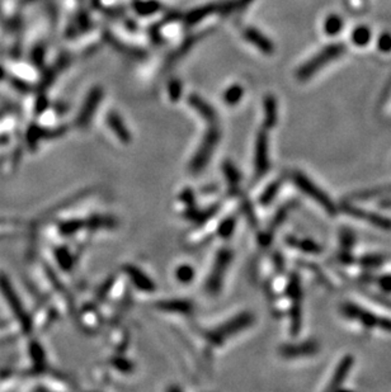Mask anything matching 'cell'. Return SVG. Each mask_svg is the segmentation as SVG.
<instances>
[{"label": "cell", "mask_w": 391, "mask_h": 392, "mask_svg": "<svg viewBox=\"0 0 391 392\" xmlns=\"http://www.w3.org/2000/svg\"><path fill=\"white\" fill-rule=\"evenodd\" d=\"M344 53V46L342 43H334V45L328 46L327 48H324L323 51H320L314 59L309 60L307 62H305L301 67L297 71V77L300 80H306L310 79L311 75H314L315 72L319 71L324 65L329 64L333 60L338 59V56H340Z\"/></svg>", "instance_id": "cell-1"}, {"label": "cell", "mask_w": 391, "mask_h": 392, "mask_svg": "<svg viewBox=\"0 0 391 392\" xmlns=\"http://www.w3.org/2000/svg\"><path fill=\"white\" fill-rule=\"evenodd\" d=\"M0 292L4 296V298L7 300L8 305L12 308L13 313L17 318V320L19 321L20 326L25 330V333H30L31 329H32V321H31L30 315L26 312L25 307H23L22 302H20L19 297L15 293L14 288L10 284L9 279L5 276L4 273H0Z\"/></svg>", "instance_id": "cell-2"}, {"label": "cell", "mask_w": 391, "mask_h": 392, "mask_svg": "<svg viewBox=\"0 0 391 392\" xmlns=\"http://www.w3.org/2000/svg\"><path fill=\"white\" fill-rule=\"evenodd\" d=\"M294 181L295 184L301 189V192H304L306 196H309L310 198H312L315 202H317V203L324 208V211L327 212V214H329L330 216L337 215L338 208L334 204V202H333L332 199H330V197L328 196L327 193H324L316 184L312 183L305 174H302L301 171H296V173L294 174Z\"/></svg>", "instance_id": "cell-3"}, {"label": "cell", "mask_w": 391, "mask_h": 392, "mask_svg": "<svg viewBox=\"0 0 391 392\" xmlns=\"http://www.w3.org/2000/svg\"><path fill=\"white\" fill-rule=\"evenodd\" d=\"M218 139H220L218 128L216 126L211 127L210 131L206 134L205 140H203L202 145H201L200 149H198L197 154H196L193 163H192V165H191L192 171L197 173V171L202 170V168L205 167L206 164H207L208 160H210V158H211V155H212L213 149H215L216 145H217Z\"/></svg>", "instance_id": "cell-4"}, {"label": "cell", "mask_w": 391, "mask_h": 392, "mask_svg": "<svg viewBox=\"0 0 391 392\" xmlns=\"http://www.w3.org/2000/svg\"><path fill=\"white\" fill-rule=\"evenodd\" d=\"M340 208H342L346 214L351 215V216L353 217H357V219L363 220V221L376 226V227H380L386 231L391 230V220L387 219V217L381 216V215L379 214H374V212H367L364 211V210L353 206V204L351 203H342Z\"/></svg>", "instance_id": "cell-5"}, {"label": "cell", "mask_w": 391, "mask_h": 392, "mask_svg": "<svg viewBox=\"0 0 391 392\" xmlns=\"http://www.w3.org/2000/svg\"><path fill=\"white\" fill-rule=\"evenodd\" d=\"M238 3L236 2H223V3H212V4L205 5V7L197 8V9L192 10L188 14L184 17V22L187 25L196 24V23L201 22L203 18L208 17L210 14L215 12H228L230 9H235Z\"/></svg>", "instance_id": "cell-6"}, {"label": "cell", "mask_w": 391, "mask_h": 392, "mask_svg": "<svg viewBox=\"0 0 391 392\" xmlns=\"http://www.w3.org/2000/svg\"><path fill=\"white\" fill-rule=\"evenodd\" d=\"M342 312L347 316V318L358 320L364 328H369V329L376 328L377 323H379L380 316L375 315V313L370 312V311L363 310L362 307H359V306L354 305V303L352 302L344 303L342 306Z\"/></svg>", "instance_id": "cell-7"}, {"label": "cell", "mask_w": 391, "mask_h": 392, "mask_svg": "<svg viewBox=\"0 0 391 392\" xmlns=\"http://www.w3.org/2000/svg\"><path fill=\"white\" fill-rule=\"evenodd\" d=\"M270 168L268 159V136L264 129L258 132L257 142H255V170L258 176L267 173Z\"/></svg>", "instance_id": "cell-8"}, {"label": "cell", "mask_w": 391, "mask_h": 392, "mask_svg": "<svg viewBox=\"0 0 391 392\" xmlns=\"http://www.w3.org/2000/svg\"><path fill=\"white\" fill-rule=\"evenodd\" d=\"M102 99V89L99 87L93 88L89 92L88 97L85 98V102L83 104L82 111H80L79 116H78V123L80 126H85V124L89 123L90 118H92L93 114L97 111V107Z\"/></svg>", "instance_id": "cell-9"}, {"label": "cell", "mask_w": 391, "mask_h": 392, "mask_svg": "<svg viewBox=\"0 0 391 392\" xmlns=\"http://www.w3.org/2000/svg\"><path fill=\"white\" fill-rule=\"evenodd\" d=\"M317 350H319V344L314 340H309V342L300 343V344L283 345L280 352L286 358H299L316 354Z\"/></svg>", "instance_id": "cell-10"}, {"label": "cell", "mask_w": 391, "mask_h": 392, "mask_svg": "<svg viewBox=\"0 0 391 392\" xmlns=\"http://www.w3.org/2000/svg\"><path fill=\"white\" fill-rule=\"evenodd\" d=\"M231 260V253L229 250L221 251L217 255V260H216V266L213 268L212 274H211L210 280H208V288H210L211 292H215L218 290L221 283V278H223L224 271H226V267L229 266Z\"/></svg>", "instance_id": "cell-11"}, {"label": "cell", "mask_w": 391, "mask_h": 392, "mask_svg": "<svg viewBox=\"0 0 391 392\" xmlns=\"http://www.w3.org/2000/svg\"><path fill=\"white\" fill-rule=\"evenodd\" d=\"M353 363L354 358L352 357V355H346V357H343L342 359H340L339 364L337 365V368H335L334 371V375H333L332 380H330V385L328 386V390H338V388L342 386L344 380H346L347 376L351 372L352 367H353Z\"/></svg>", "instance_id": "cell-12"}, {"label": "cell", "mask_w": 391, "mask_h": 392, "mask_svg": "<svg viewBox=\"0 0 391 392\" xmlns=\"http://www.w3.org/2000/svg\"><path fill=\"white\" fill-rule=\"evenodd\" d=\"M244 37H245V40L249 41L252 45H254L255 47H257L258 50L262 51V53L272 54L273 50H275V47H273V43L271 42V41L268 40V38L265 37L264 35H262L259 31L255 30V28H252V27L245 28Z\"/></svg>", "instance_id": "cell-13"}, {"label": "cell", "mask_w": 391, "mask_h": 392, "mask_svg": "<svg viewBox=\"0 0 391 392\" xmlns=\"http://www.w3.org/2000/svg\"><path fill=\"white\" fill-rule=\"evenodd\" d=\"M252 324H253V316L250 315V313H243V315L238 316L235 320H233L231 323H228L225 326H223V328L218 330L220 331L218 334H221V335L224 336H229L231 335V334L238 333V331H240L241 329L248 328V326H250Z\"/></svg>", "instance_id": "cell-14"}, {"label": "cell", "mask_w": 391, "mask_h": 392, "mask_svg": "<svg viewBox=\"0 0 391 392\" xmlns=\"http://www.w3.org/2000/svg\"><path fill=\"white\" fill-rule=\"evenodd\" d=\"M107 123H108L109 128L114 132V135H116L122 142L126 144V142L130 141L131 136H130L129 129L126 128L124 121H122L121 117H119L118 114L114 112L109 113L108 116H107Z\"/></svg>", "instance_id": "cell-15"}, {"label": "cell", "mask_w": 391, "mask_h": 392, "mask_svg": "<svg viewBox=\"0 0 391 392\" xmlns=\"http://www.w3.org/2000/svg\"><path fill=\"white\" fill-rule=\"evenodd\" d=\"M189 104H191L203 118H206L208 122H211V123H215L216 112L210 104H207L205 100L201 99L198 95H191V97H189Z\"/></svg>", "instance_id": "cell-16"}, {"label": "cell", "mask_w": 391, "mask_h": 392, "mask_svg": "<svg viewBox=\"0 0 391 392\" xmlns=\"http://www.w3.org/2000/svg\"><path fill=\"white\" fill-rule=\"evenodd\" d=\"M277 100L272 95L264 98V124L267 128H272L277 123Z\"/></svg>", "instance_id": "cell-17"}, {"label": "cell", "mask_w": 391, "mask_h": 392, "mask_svg": "<svg viewBox=\"0 0 391 392\" xmlns=\"http://www.w3.org/2000/svg\"><path fill=\"white\" fill-rule=\"evenodd\" d=\"M126 272L130 276V278L132 279V282H134L137 287L141 288V290L146 291V292H151V291L155 288L154 283L151 282V279L149 278L146 274L140 272L139 269L135 268V267H127Z\"/></svg>", "instance_id": "cell-18"}, {"label": "cell", "mask_w": 391, "mask_h": 392, "mask_svg": "<svg viewBox=\"0 0 391 392\" xmlns=\"http://www.w3.org/2000/svg\"><path fill=\"white\" fill-rule=\"evenodd\" d=\"M287 243L290 244V245L295 246V248L297 246V248L301 249V251H304V253H307V254H320L323 251L322 246H320L317 243H315L314 240H311V239H302V240H297V239L290 238L287 240Z\"/></svg>", "instance_id": "cell-19"}, {"label": "cell", "mask_w": 391, "mask_h": 392, "mask_svg": "<svg viewBox=\"0 0 391 392\" xmlns=\"http://www.w3.org/2000/svg\"><path fill=\"white\" fill-rule=\"evenodd\" d=\"M343 28V20L339 15L330 14L324 20V32L329 36L338 35Z\"/></svg>", "instance_id": "cell-20"}, {"label": "cell", "mask_w": 391, "mask_h": 392, "mask_svg": "<svg viewBox=\"0 0 391 392\" xmlns=\"http://www.w3.org/2000/svg\"><path fill=\"white\" fill-rule=\"evenodd\" d=\"M371 40V31L369 30V27H364V25H359V27L354 28L353 32H352V42L354 43L358 47H363Z\"/></svg>", "instance_id": "cell-21"}, {"label": "cell", "mask_w": 391, "mask_h": 392, "mask_svg": "<svg viewBox=\"0 0 391 392\" xmlns=\"http://www.w3.org/2000/svg\"><path fill=\"white\" fill-rule=\"evenodd\" d=\"M244 89L239 84L231 85L225 93H224V102L229 106H235L240 102V99L243 98Z\"/></svg>", "instance_id": "cell-22"}, {"label": "cell", "mask_w": 391, "mask_h": 392, "mask_svg": "<svg viewBox=\"0 0 391 392\" xmlns=\"http://www.w3.org/2000/svg\"><path fill=\"white\" fill-rule=\"evenodd\" d=\"M134 8L139 14L150 15L158 12L160 9V4L155 0H149V2H135Z\"/></svg>", "instance_id": "cell-23"}, {"label": "cell", "mask_w": 391, "mask_h": 392, "mask_svg": "<svg viewBox=\"0 0 391 392\" xmlns=\"http://www.w3.org/2000/svg\"><path fill=\"white\" fill-rule=\"evenodd\" d=\"M280 188H281V181H273V183H271L270 186L267 187V189L263 192L262 196H260V199H259L260 203H262L263 206L270 204L271 202L275 199V197L277 196Z\"/></svg>", "instance_id": "cell-24"}, {"label": "cell", "mask_w": 391, "mask_h": 392, "mask_svg": "<svg viewBox=\"0 0 391 392\" xmlns=\"http://www.w3.org/2000/svg\"><path fill=\"white\" fill-rule=\"evenodd\" d=\"M385 258L382 255H377V254H370V255H364L359 259V264L363 266L364 268H377L384 263Z\"/></svg>", "instance_id": "cell-25"}, {"label": "cell", "mask_w": 391, "mask_h": 392, "mask_svg": "<svg viewBox=\"0 0 391 392\" xmlns=\"http://www.w3.org/2000/svg\"><path fill=\"white\" fill-rule=\"evenodd\" d=\"M176 276H177V278H178L179 282L189 283L192 279H193V277L196 276V272L191 266L183 264V266H181V267H178V268H177Z\"/></svg>", "instance_id": "cell-26"}, {"label": "cell", "mask_w": 391, "mask_h": 392, "mask_svg": "<svg viewBox=\"0 0 391 392\" xmlns=\"http://www.w3.org/2000/svg\"><path fill=\"white\" fill-rule=\"evenodd\" d=\"M235 225H236L235 219L229 217V219H226L225 221L220 225V227H218V233H220L223 238H229V236L233 233L234 228H235Z\"/></svg>", "instance_id": "cell-27"}, {"label": "cell", "mask_w": 391, "mask_h": 392, "mask_svg": "<svg viewBox=\"0 0 391 392\" xmlns=\"http://www.w3.org/2000/svg\"><path fill=\"white\" fill-rule=\"evenodd\" d=\"M340 243H342L344 250H348L354 244V233L352 232L349 228H342V232H340Z\"/></svg>", "instance_id": "cell-28"}, {"label": "cell", "mask_w": 391, "mask_h": 392, "mask_svg": "<svg viewBox=\"0 0 391 392\" xmlns=\"http://www.w3.org/2000/svg\"><path fill=\"white\" fill-rule=\"evenodd\" d=\"M168 90H169V95H170L172 100H178L179 97L182 94V84L179 80L174 79L169 83L168 85Z\"/></svg>", "instance_id": "cell-29"}, {"label": "cell", "mask_w": 391, "mask_h": 392, "mask_svg": "<svg viewBox=\"0 0 391 392\" xmlns=\"http://www.w3.org/2000/svg\"><path fill=\"white\" fill-rule=\"evenodd\" d=\"M31 60L35 64V66L41 67L43 65V60H45V48L42 46H36L32 51V55H31Z\"/></svg>", "instance_id": "cell-30"}, {"label": "cell", "mask_w": 391, "mask_h": 392, "mask_svg": "<svg viewBox=\"0 0 391 392\" xmlns=\"http://www.w3.org/2000/svg\"><path fill=\"white\" fill-rule=\"evenodd\" d=\"M30 352H31V357L35 359L36 363L41 364L43 362V349L41 348V345L38 343L33 342L30 344Z\"/></svg>", "instance_id": "cell-31"}, {"label": "cell", "mask_w": 391, "mask_h": 392, "mask_svg": "<svg viewBox=\"0 0 391 392\" xmlns=\"http://www.w3.org/2000/svg\"><path fill=\"white\" fill-rule=\"evenodd\" d=\"M379 50L382 53H390L391 51V35L390 33H382L377 40Z\"/></svg>", "instance_id": "cell-32"}, {"label": "cell", "mask_w": 391, "mask_h": 392, "mask_svg": "<svg viewBox=\"0 0 391 392\" xmlns=\"http://www.w3.org/2000/svg\"><path fill=\"white\" fill-rule=\"evenodd\" d=\"M390 187H384V188H377L375 189V191L370 192V191H364V192H361V193H356L353 196V198H358V199H366L369 198V197H372V196H379V194H384V193H387V189H389Z\"/></svg>", "instance_id": "cell-33"}, {"label": "cell", "mask_w": 391, "mask_h": 392, "mask_svg": "<svg viewBox=\"0 0 391 392\" xmlns=\"http://www.w3.org/2000/svg\"><path fill=\"white\" fill-rule=\"evenodd\" d=\"M225 173H226V175H228L229 180H230L231 183L236 184L239 181V179H240V175H239L236 168H234L231 164L225 165Z\"/></svg>", "instance_id": "cell-34"}, {"label": "cell", "mask_w": 391, "mask_h": 392, "mask_svg": "<svg viewBox=\"0 0 391 392\" xmlns=\"http://www.w3.org/2000/svg\"><path fill=\"white\" fill-rule=\"evenodd\" d=\"M377 283H379L380 288L385 292L391 293V274H385L377 278Z\"/></svg>", "instance_id": "cell-35"}, {"label": "cell", "mask_w": 391, "mask_h": 392, "mask_svg": "<svg viewBox=\"0 0 391 392\" xmlns=\"http://www.w3.org/2000/svg\"><path fill=\"white\" fill-rule=\"evenodd\" d=\"M47 108V99H46L45 95L38 98V100L36 102V113L41 114L42 112H45V110Z\"/></svg>", "instance_id": "cell-36"}, {"label": "cell", "mask_w": 391, "mask_h": 392, "mask_svg": "<svg viewBox=\"0 0 391 392\" xmlns=\"http://www.w3.org/2000/svg\"><path fill=\"white\" fill-rule=\"evenodd\" d=\"M377 326L382 330L387 331V333H391V319L387 318H379V323H377Z\"/></svg>", "instance_id": "cell-37"}, {"label": "cell", "mask_w": 391, "mask_h": 392, "mask_svg": "<svg viewBox=\"0 0 391 392\" xmlns=\"http://www.w3.org/2000/svg\"><path fill=\"white\" fill-rule=\"evenodd\" d=\"M13 84H14V87L17 88L18 90H20V92H28V90H30V87H28L25 82H20V80L18 79L13 80Z\"/></svg>", "instance_id": "cell-38"}, {"label": "cell", "mask_w": 391, "mask_h": 392, "mask_svg": "<svg viewBox=\"0 0 391 392\" xmlns=\"http://www.w3.org/2000/svg\"><path fill=\"white\" fill-rule=\"evenodd\" d=\"M339 259H340V262H342V263H344V264H351L352 262H353V258H352L351 254L348 253V250H344L343 253L339 255Z\"/></svg>", "instance_id": "cell-39"}, {"label": "cell", "mask_w": 391, "mask_h": 392, "mask_svg": "<svg viewBox=\"0 0 391 392\" xmlns=\"http://www.w3.org/2000/svg\"><path fill=\"white\" fill-rule=\"evenodd\" d=\"M381 206L382 207H387V208H391V198L384 199V201L381 202Z\"/></svg>", "instance_id": "cell-40"}, {"label": "cell", "mask_w": 391, "mask_h": 392, "mask_svg": "<svg viewBox=\"0 0 391 392\" xmlns=\"http://www.w3.org/2000/svg\"><path fill=\"white\" fill-rule=\"evenodd\" d=\"M3 76H4V70L3 67H0V79H3Z\"/></svg>", "instance_id": "cell-41"}, {"label": "cell", "mask_w": 391, "mask_h": 392, "mask_svg": "<svg viewBox=\"0 0 391 392\" xmlns=\"http://www.w3.org/2000/svg\"><path fill=\"white\" fill-rule=\"evenodd\" d=\"M31 2H35V0H23V3H31Z\"/></svg>", "instance_id": "cell-42"}]
</instances>
